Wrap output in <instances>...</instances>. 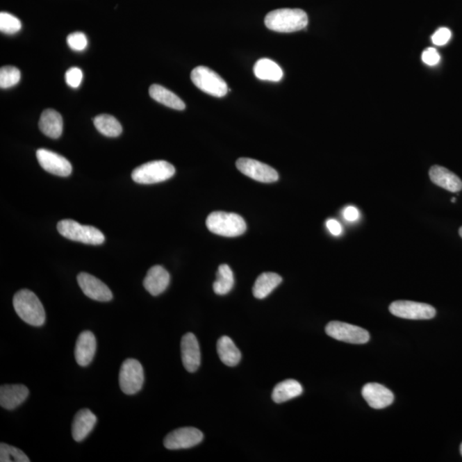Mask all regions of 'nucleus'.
Returning a JSON list of instances; mask_svg holds the SVG:
<instances>
[{
    "label": "nucleus",
    "mask_w": 462,
    "mask_h": 462,
    "mask_svg": "<svg viewBox=\"0 0 462 462\" xmlns=\"http://www.w3.org/2000/svg\"><path fill=\"white\" fill-rule=\"evenodd\" d=\"M13 306L17 315L25 323L40 327L46 322L45 308L37 295L28 290H21L15 294Z\"/></svg>",
    "instance_id": "obj_1"
},
{
    "label": "nucleus",
    "mask_w": 462,
    "mask_h": 462,
    "mask_svg": "<svg viewBox=\"0 0 462 462\" xmlns=\"http://www.w3.org/2000/svg\"><path fill=\"white\" fill-rule=\"evenodd\" d=\"M308 24V17L301 9H279L266 15L265 24L272 31L292 33L304 29Z\"/></svg>",
    "instance_id": "obj_2"
},
{
    "label": "nucleus",
    "mask_w": 462,
    "mask_h": 462,
    "mask_svg": "<svg viewBox=\"0 0 462 462\" xmlns=\"http://www.w3.org/2000/svg\"><path fill=\"white\" fill-rule=\"evenodd\" d=\"M206 227L214 234L236 238L242 236L247 230L246 222L236 213L213 212L206 220Z\"/></svg>",
    "instance_id": "obj_3"
},
{
    "label": "nucleus",
    "mask_w": 462,
    "mask_h": 462,
    "mask_svg": "<svg viewBox=\"0 0 462 462\" xmlns=\"http://www.w3.org/2000/svg\"><path fill=\"white\" fill-rule=\"evenodd\" d=\"M59 234L72 241L90 245H101L105 242V236L97 228L90 225H81L72 220H64L57 225Z\"/></svg>",
    "instance_id": "obj_4"
},
{
    "label": "nucleus",
    "mask_w": 462,
    "mask_h": 462,
    "mask_svg": "<svg viewBox=\"0 0 462 462\" xmlns=\"http://www.w3.org/2000/svg\"><path fill=\"white\" fill-rule=\"evenodd\" d=\"M176 169L169 162L156 160L147 162L135 168L132 172V179L140 184H154L172 179Z\"/></svg>",
    "instance_id": "obj_5"
},
{
    "label": "nucleus",
    "mask_w": 462,
    "mask_h": 462,
    "mask_svg": "<svg viewBox=\"0 0 462 462\" xmlns=\"http://www.w3.org/2000/svg\"><path fill=\"white\" fill-rule=\"evenodd\" d=\"M191 80L199 90L213 97H224L229 91L225 81L206 66H198L194 69L191 72Z\"/></svg>",
    "instance_id": "obj_6"
},
{
    "label": "nucleus",
    "mask_w": 462,
    "mask_h": 462,
    "mask_svg": "<svg viewBox=\"0 0 462 462\" xmlns=\"http://www.w3.org/2000/svg\"><path fill=\"white\" fill-rule=\"evenodd\" d=\"M144 383V370L140 361L135 358H127L121 365L119 386L124 394L132 395L138 393Z\"/></svg>",
    "instance_id": "obj_7"
},
{
    "label": "nucleus",
    "mask_w": 462,
    "mask_h": 462,
    "mask_svg": "<svg viewBox=\"0 0 462 462\" xmlns=\"http://www.w3.org/2000/svg\"><path fill=\"white\" fill-rule=\"evenodd\" d=\"M325 332L338 341L364 345L370 340V334L365 329L340 321H331L325 327Z\"/></svg>",
    "instance_id": "obj_8"
},
{
    "label": "nucleus",
    "mask_w": 462,
    "mask_h": 462,
    "mask_svg": "<svg viewBox=\"0 0 462 462\" xmlns=\"http://www.w3.org/2000/svg\"><path fill=\"white\" fill-rule=\"evenodd\" d=\"M390 312L402 319L423 320L434 319L436 309L426 303L411 301H397L391 303Z\"/></svg>",
    "instance_id": "obj_9"
},
{
    "label": "nucleus",
    "mask_w": 462,
    "mask_h": 462,
    "mask_svg": "<svg viewBox=\"0 0 462 462\" xmlns=\"http://www.w3.org/2000/svg\"><path fill=\"white\" fill-rule=\"evenodd\" d=\"M236 167L244 175L261 183H274L279 179L275 169L252 158H241L236 161Z\"/></svg>",
    "instance_id": "obj_10"
},
{
    "label": "nucleus",
    "mask_w": 462,
    "mask_h": 462,
    "mask_svg": "<svg viewBox=\"0 0 462 462\" xmlns=\"http://www.w3.org/2000/svg\"><path fill=\"white\" fill-rule=\"evenodd\" d=\"M203 434L195 427H182L176 429L166 436L164 445L171 450L190 449L202 442Z\"/></svg>",
    "instance_id": "obj_11"
},
{
    "label": "nucleus",
    "mask_w": 462,
    "mask_h": 462,
    "mask_svg": "<svg viewBox=\"0 0 462 462\" xmlns=\"http://www.w3.org/2000/svg\"><path fill=\"white\" fill-rule=\"evenodd\" d=\"M77 283L84 295L92 300L101 302L113 300V292L106 284L94 276L88 274L87 272H81L77 276Z\"/></svg>",
    "instance_id": "obj_12"
},
{
    "label": "nucleus",
    "mask_w": 462,
    "mask_h": 462,
    "mask_svg": "<svg viewBox=\"0 0 462 462\" xmlns=\"http://www.w3.org/2000/svg\"><path fill=\"white\" fill-rule=\"evenodd\" d=\"M36 157L40 166L53 175L68 176L72 172L69 161L54 151L40 149L36 151Z\"/></svg>",
    "instance_id": "obj_13"
},
{
    "label": "nucleus",
    "mask_w": 462,
    "mask_h": 462,
    "mask_svg": "<svg viewBox=\"0 0 462 462\" xmlns=\"http://www.w3.org/2000/svg\"><path fill=\"white\" fill-rule=\"evenodd\" d=\"M181 353L183 367L188 372H195L201 365V349L197 336L193 333H187L181 341Z\"/></svg>",
    "instance_id": "obj_14"
},
{
    "label": "nucleus",
    "mask_w": 462,
    "mask_h": 462,
    "mask_svg": "<svg viewBox=\"0 0 462 462\" xmlns=\"http://www.w3.org/2000/svg\"><path fill=\"white\" fill-rule=\"evenodd\" d=\"M361 393L368 405L374 409H386L394 402V394L391 390L378 383L365 384Z\"/></svg>",
    "instance_id": "obj_15"
},
{
    "label": "nucleus",
    "mask_w": 462,
    "mask_h": 462,
    "mask_svg": "<svg viewBox=\"0 0 462 462\" xmlns=\"http://www.w3.org/2000/svg\"><path fill=\"white\" fill-rule=\"evenodd\" d=\"M97 341L95 336L90 331L81 332L76 343L75 358L81 367H88L95 356Z\"/></svg>",
    "instance_id": "obj_16"
},
{
    "label": "nucleus",
    "mask_w": 462,
    "mask_h": 462,
    "mask_svg": "<svg viewBox=\"0 0 462 462\" xmlns=\"http://www.w3.org/2000/svg\"><path fill=\"white\" fill-rule=\"evenodd\" d=\"M28 395L29 390L24 384H3L0 387V406L13 410L23 404Z\"/></svg>",
    "instance_id": "obj_17"
},
{
    "label": "nucleus",
    "mask_w": 462,
    "mask_h": 462,
    "mask_svg": "<svg viewBox=\"0 0 462 462\" xmlns=\"http://www.w3.org/2000/svg\"><path fill=\"white\" fill-rule=\"evenodd\" d=\"M97 417L90 409H83L76 413L74 417L72 434L76 442L83 441L85 438L94 430Z\"/></svg>",
    "instance_id": "obj_18"
},
{
    "label": "nucleus",
    "mask_w": 462,
    "mask_h": 462,
    "mask_svg": "<svg viewBox=\"0 0 462 462\" xmlns=\"http://www.w3.org/2000/svg\"><path fill=\"white\" fill-rule=\"evenodd\" d=\"M170 274L161 265H154L147 272L143 281L146 290L154 297H157L167 289L170 284Z\"/></svg>",
    "instance_id": "obj_19"
},
{
    "label": "nucleus",
    "mask_w": 462,
    "mask_h": 462,
    "mask_svg": "<svg viewBox=\"0 0 462 462\" xmlns=\"http://www.w3.org/2000/svg\"><path fill=\"white\" fill-rule=\"evenodd\" d=\"M431 182L445 190L456 193L462 190V181L456 174L440 165H434L429 171Z\"/></svg>",
    "instance_id": "obj_20"
},
{
    "label": "nucleus",
    "mask_w": 462,
    "mask_h": 462,
    "mask_svg": "<svg viewBox=\"0 0 462 462\" xmlns=\"http://www.w3.org/2000/svg\"><path fill=\"white\" fill-rule=\"evenodd\" d=\"M39 127L48 138L58 139L62 135L64 122L60 114L56 110L47 109L44 110L40 116Z\"/></svg>",
    "instance_id": "obj_21"
},
{
    "label": "nucleus",
    "mask_w": 462,
    "mask_h": 462,
    "mask_svg": "<svg viewBox=\"0 0 462 462\" xmlns=\"http://www.w3.org/2000/svg\"><path fill=\"white\" fill-rule=\"evenodd\" d=\"M217 349L221 361L228 367H236L241 361V352L229 336H224L220 338L217 343Z\"/></svg>",
    "instance_id": "obj_22"
},
{
    "label": "nucleus",
    "mask_w": 462,
    "mask_h": 462,
    "mask_svg": "<svg viewBox=\"0 0 462 462\" xmlns=\"http://www.w3.org/2000/svg\"><path fill=\"white\" fill-rule=\"evenodd\" d=\"M303 393L302 384L294 379H287L277 383L273 390L272 400L276 404H283L299 397Z\"/></svg>",
    "instance_id": "obj_23"
},
{
    "label": "nucleus",
    "mask_w": 462,
    "mask_h": 462,
    "mask_svg": "<svg viewBox=\"0 0 462 462\" xmlns=\"http://www.w3.org/2000/svg\"><path fill=\"white\" fill-rule=\"evenodd\" d=\"M282 277L274 272H265L258 277L253 288L255 298L264 299L267 297L277 286L282 283Z\"/></svg>",
    "instance_id": "obj_24"
},
{
    "label": "nucleus",
    "mask_w": 462,
    "mask_h": 462,
    "mask_svg": "<svg viewBox=\"0 0 462 462\" xmlns=\"http://www.w3.org/2000/svg\"><path fill=\"white\" fill-rule=\"evenodd\" d=\"M255 76L262 81H279L283 76V69L274 61L268 58H261L254 67Z\"/></svg>",
    "instance_id": "obj_25"
},
{
    "label": "nucleus",
    "mask_w": 462,
    "mask_h": 462,
    "mask_svg": "<svg viewBox=\"0 0 462 462\" xmlns=\"http://www.w3.org/2000/svg\"><path fill=\"white\" fill-rule=\"evenodd\" d=\"M149 94L154 101L170 107V108L183 110L186 107L179 96L168 90L167 88L160 86V85H151L149 88Z\"/></svg>",
    "instance_id": "obj_26"
},
{
    "label": "nucleus",
    "mask_w": 462,
    "mask_h": 462,
    "mask_svg": "<svg viewBox=\"0 0 462 462\" xmlns=\"http://www.w3.org/2000/svg\"><path fill=\"white\" fill-rule=\"evenodd\" d=\"M94 124L98 131L107 138H117L123 131V128L117 118L108 115V114H101V115L96 117Z\"/></svg>",
    "instance_id": "obj_27"
},
{
    "label": "nucleus",
    "mask_w": 462,
    "mask_h": 462,
    "mask_svg": "<svg viewBox=\"0 0 462 462\" xmlns=\"http://www.w3.org/2000/svg\"><path fill=\"white\" fill-rule=\"evenodd\" d=\"M235 279L232 270L228 265H221L217 270V280L213 283V290L217 295H224L232 290Z\"/></svg>",
    "instance_id": "obj_28"
},
{
    "label": "nucleus",
    "mask_w": 462,
    "mask_h": 462,
    "mask_svg": "<svg viewBox=\"0 0 462 462\" xmlns=\"http://www.w3.org/2000/svg\"><path fill=\"white\" fill-rule=\"evenodd\" d=\"M0 461L29 462L31 459L21 449L2 443L0 445Z\"/></svg>",
    "instance_id": "obj_29"
},
{
    "label": "nucleus",
    "mask_w": 462,
    "mask_h": 462,
    "mask_svg": "<svg viewBox=\"0 0 462 462\" xmlns=\"http://www.w3.org/2000/svg\"><path fill=\"white\" fill-rule=\"evenodd\" d=\"M20 70L14 66H5L0 69V88L6 90L19 83Z\"/></svg>",
    "instance_id": "obj_30"
},
{
    "label": "nucleus",
    "mask_w": 462,
    "mask_h": 462,
    "mask_svg": "<svg viewBox=\"0 0 462 462\" xmlns=\"http://www.w3.org/2000/svg\"><path fill=\"white\" fill-rule=\"evenodd\" d=\"M22 23L17 17L13 15L1 13H0V31L3 34L14 35L20 31Z\"/></svg>",
    "instance_id": "obj_31"
},
{
    "label": "nucleus",
    "mask_w": 462,
    "mask_h": 462,
    "mask_svg": "<svg viewBox=\"0 0 462 462\" xmlns=\"http://www.w3.org/2000/svg\"><path fill=\"white\" fill-rule=\"evenodd\" d=\"M67 43L72 50L81 51L86 49L88 40L86 35L81 32H75L67 37Z\"/></svg>",
    "instance_id": "obj_32"
},
{
    "label": "nucleus",
    "mask_w": 462,
    "mask_h": 462,
    "mask_svg": "<svg viewBox=\"0 0 462 462\" xmlns=\"http://www.w3.org/2000/svg\"><path fill=\"white\" fill-rule=\"evenodd\" d=\"M83 72L81 69L77 67H72L67 70L65 74L66 83L69 87L76 88L80 86L81 81H83Z\"/></svg>",
    "instance_id": "obj_33"
},
{
    "label": "nucleus",
    "mask_w": 462,
    "mask_h": 462,
    "mask_svg": "<svg viewBox=\"0 0 462 462\" xmlns=\"http://www.w3.org/2000/svg\"><path fill=\"white\" fill-rule=\"evenodd\" d=\"M451 35H452V34H451V31L449 28H440L435 32V34L432 35L431 40L434 45L443 46L449 42Z\"/></svg>",
    "instance_id": "obj_34"
},
{
    "label": "nucleus",
    "mask_w": 462,
    "mask_h": 462,
    "mask_svg": "<svg viewBox=\"0 0 462 462\" xmlns=\"http://www.w3.org/2000/svg\"><path fill=\"white\" fill-rule=\"evenodd\" d=\"M422 61L424 64L430 66L438 65L440 61V55L437 49L429 47L422 53Z\"/></svg>",
    "instance_id": "obj_35"
},
{
    "label": "nucleus",
    "mask_w": 462,
    "mask_h": 462,
    "mask_svg": "<svg viewBox=\"0 0 462 462\" xmlns=\"http://www.w3.org/2000/svg\"><path fill=\"white\" fill-rule=\"evenodd\" d=\"M327 226L332 235L338 236L342 234L343 228L338 221H336V220H329L327 223Z\"/></svg>",
    "instance_id": "obj_36"
},
{
    "label": "nucleus",
    "mask_w": 462,
    "mask_h": 462,
    "mask_svg": "<svg viewBox=\"0 0 462 462\" xmlns=\"http://www.w3.org/2000/svg\"><path fill=\"white\" fill-rule=\"evenodd\" d=\"M360 213H358V210L354 206H349L343 212V217H345V220L350 222L356 221L358 219Z\"/></svg>",
    "instance_id": "obj_37"
},
{
    "label": "nucleus",
    "mask_w": 462,
    "mask_h": 462,
    "mask_svg": "<svg viewBox=\"0 0 462 462\" xmlns=\"http://www.w3.org/2000/svg\"><path fill=\"white\" fill-rule=\"evenodd\" d=\"M459 234L461 236V238H462V227L460 228Z\"/></svg>",
    "instance_id": "obj_38"
},
{
    "label": "nucleus",
    "mask_w": 462,
    "mask_h": 462,
    "mask_svg": "<svg viewBox=\"0 0 462 462\" xmlns=\"http://www.w3.org/2000/svg\"><path fill=\"white\" fill-rule=\"evenodd\" d=\"M460 450H461V456H462V443H461V445Z\"/></svg>",
    "instance_id": "obj_39"
},
{
    "label": "nucleus",
    "mask_w": 462,
    "mask_h": 462,
    "mask_svg": "<svg viewBox=\"0 0 462 462\" xmlns=\"http://www.w3.org/2000/svg\"><path fill=\"white\" fill-rule=\"evenodd\" d=\"M451 201H452L453 202H456V198H453L452 199H451Z\"/></svg>",
    "instance_id": "obj_40"
}]
</instances>
